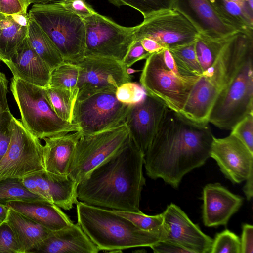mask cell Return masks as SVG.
<instances>
[{"label": "cell", "mask_w": 253, "mask_h": 253, "mask_svg": "<svg viewBox=\"0 0 253 253\" xmlns=\"http://www.w3.org/2000/svg\"><path fill=\"white\" fill-rule=\"evenodd\" d=\"M57 5L75 13L83 19L96 12L85 0H67Z\"/></svg>", "instance_id": "42"}, {"label": "cell", "mask_w": 253, "mask_h": 253, "mask_svg": "<svg viewBox=\"0 0 253 253\" xmlns=\"http://www.w3.org/2000/svg\"><path fill=\"white\" fill-rule=\"evenodd\" d=\"M47 100L61 119L73 123L74 108L77 98L69 91L48 86L44 88Z\"/></svg>", "instance_id": "31"}, {"label": "cell", "mask_w": 253, "mask_h": 253, "mask_svg": "<svg viewBox=\"0 0 253 253\" xmlns=\"http://www.w3.org/2000/svg\"><path fill=\"white\" fill-rule=\"evenodd\" d=\"M253 54V36L237 32L225 43L215 60L202 75L219 91L232 80L237 72Z\"/></svg>", "instance_id": "15"}, {"label": "cell", "mask_w": 253, "mask_h": 253, "mask_svg": "<svg viewBox=\"0 0 253 253\" xmlns=\"http://www.w3.org/2000/svg\"><path fill=\"white\" fill-rule=\"evenodd\" d=\"M210 157L217 163L225 177L234 184L244 181L253 171V153L232 134L213 137Z\"/></svg>", "instance_id": "16"}, {"label": "cell", "mask_w": 253, "mask_h": 253, "mask_svg": "<svg viewBox=\"0 0 253 253\" xmlns=\"http://www.w3.org/2000/svg\"><path fill=\"white\" fill-rule=\"evenodd\" d=\"M85 56L123 61L135 40L136 26L125 27L96 12L85 18Z\"/></svg>", "instance_id": "10"}, {"label": "cell", "mask_w": 253, "mask_h": 253, "mask_svg": "<svg viewBox=\"0 0 253 253\" xmlns=\"http://www.w3.org/2000/svg\"><path fill=\"white\" fill-rule=\"evenodd\" d=\"M253 113V54L241 66L231 82L218 93L209 123L221 129L231 130Z\"/></svg>", "instance_id": "7"}, {"label": "cell", "mask_w": 253, "mask_h": 253, "mask_svg": "<svg viewBox=\"0 0 253 253\" xmlns=\"http://www.w3.org/2000/svg\"><path fill=\"white\" fill-rule=\"evenodd\" d=\"M162 214L161 240L174 243L190 253H210L213 239L193 223L179 206L171 203Z\"/></svg>", "instance_id": "14"}, {"label": "cell", "mask_w": 253, "mask_h": 253, "mask_svg": "<svg viewBox=\"0 0 253 253\" xmlns=\"http://www.w3.org/2000/svg\"><path fill=\"white\" fill-rule=\"evenodd\" d=\"M219 17L239 32L253 36V12L228 0H209Z\"/></svg>", "instance_id": "28"}, {"label": "cell", "mask_w": 253, "mask_h": 253, "mask_svg": "<svg viewBox=\"0 0 253 253\" xmlns=\"http://www.w3.org/2000/svg\"><path fill=\"white\" fill-rule=\"evenodd\" d=\"M219 93L217 89L202 75L194 85L188 99L179 114L189 122L197 125H206Z\"/></svg>", "instance_id": "24"}, {"label": "cell", "mask_w": 253, "mask_h": 253, "mask_svg": "<svg viewBox=\"0 0 253 253\" xmlns=\"http://www.w3.org/2000/svg\"><path fill=\"white\" fill-rule=\"evenodd\" d=\"M10 90L19 108L21 122L37 138L80 131L78 125L65 121L55 114L45 96L44 88L13 77Z\"/></svg>", "instance_id": "6"}, {"label": "cell", "mask_w": 253, "mask_h": 253, "mask_svg": "<svg viewBox=\"0 0 253 253\" xmlns=\"http://www.w3.org/2000/svg\"><path fill=\"white\" fill-rule=\"evenodd\" d=\"M202 219L208 227L226 226L239 210L243 198L219 183H209L203 189Z\"/></svg>", "instance_id": "19"}, {"label": "cell", "mask_w": 253, "mask_h": 253, "mask_svg": "<svg viewBox=\"0 0 253 253\" xmlns=\"http://www.w3.org/2000/svg\"><path fill=\"white\" fill-rule=\"evenodd\" d=\"M81 135V131H78L44 138L45 170L54 174L68 176L72 157Z\"/></svg>", "instance_id": "22"}, {"label": "cell", "mask_w": 253, "mask_h": 253, "mask_svg": "<svg viewBox=\"0 0 253 253\" xmlns=\"http://www.w3.org/2000/svg\"><path fill=\"white\" fill-rule=\"evenodd\" d=\"M5 205L52 231L62 229L73 223L60 207L47 200L11 201Z\"/></svg>", "instance_id": "25"}, {"label": "cell", "mask_w": 253, "mask_h": 253, "mask_svg": "<svg viewBox=\"0 0 253 253\" xmlns=\"http://www.w3.org/2000/svg\"><path fill=\"white\" fill-rule=\"evenodd\" d=\"M28 13L52 40L64 61L76 64L84 57L83 19L58 5L33 4Z\"/></svg>", "instance_id": "5"}, {"label": "cell", "mask_w": 253, "mask_h": 253, "mask_svg": "<svg viewBox=\"0 0 253 253\" xmlns=\"http://www.w3.org/2000/svg\"><path fill=\"white\" fill-rule=\"evenodd\" d=\"M77 223L99 250L121 252L134 247H150L161 240L160 234L143 230L112 210L76 204Z\"/></svg>", "instance_id": "3"}, {"label": "cell", "mask_w": 253, "mask_h": 253, "mask_svg": "<svg viewBox=\"0 0 253 253\" xmlns=\"http://www.w3.org/2000/svg\"><path fill=\"white\" fill-rule=\"evenodd\" d=\"M169 50L176 63L181 67L193 74L198 76L202 75V70L195 53V41Z\"/></svg>", "instance_id": "36"}, {"label": "cell", "mask_w": 253, "mask_h": 253, "mask_svg": "<svg viewBox=\"0 0 253 253\" xmlns=\"http://www.w3.org/2000/svg\"><path fill=\"white\" fill-rule=\"evenodd\" d=\"M0 253H22L13 230L6 221L0 225Z\"/></svg>", "instance_id": "41"}, {"label": "cell", "mask_w": 253, "mask_h": 253, "mask_svg": "<svg viewBox=\"0 0 253 253\" xmlns=\"http://www.w3.org/2000/svg\"><path fill=\"white\" fill-rule=\"evenodd\" d=\"M39 200H46L30 192L23 186L20 178H10L0 180V204L5 205L11 201Z\"/></svg>", "instance_id": "33"}, {"label": "cell", "mask_w": 253, "mask_h": 253, "mask_svg": "<svg viewBox=\"0 0 253 253\" xmlns=\"http://www.w3.org/2000/svg\"><path fill=\"white\" fill-rule=\"evenodd\" d=\"M201 76L179 66L165 48L146 59L139 80L148 95L179 114Z\"/></svg>", "instance_id": "4"}, {"label": "cell", "mask_w": 253, "mask_h": 253, "mask_svg": "<svg viewBox=\"0 0 253 253\" xmlns=\"http://www.w3.org/2000/svg\"><path fill=\"white\" fill-rule=\"evenodd\" d=\"M27 38L32 47L51 71L64 61L52 40L30 16Z\"/></svg>", "instance_id": "29"}, {"label": "cell", "mask_w": 253, "mask_h": 253, "mask_svg": "<svg viewBox=\"0 0 253 253\" xmlns=\"http://www.w3.org/2000/svg\"><path fill=\"white\" fill-rule=\"evenodd\" d=\"M116 6H129L140 12L144 18L172 9L174 0H107Z\"/></svg>", "instance_id": "34"}, {"label": "cell", "mask_w": 253, "mask_h": 253, "mask_svg": "<svg viewBox=\"0 0 253 253\" xmlns=\"http://www.w3.org/2000/svg\"><path fill=\"white\" fill-rule=\"evenodd\" d=\"M79 71L78 64L64 61L51 71L48 86L68 91L77 98Z\"/></svg>", "instance_id": "30"}, {"label": "cell", "mask_w": 253, "mask_h": 253, "mask_svg": "<svg viewBox=\"0 0 253 253\" xmlns=\"http://www.w3.org/2000/svg\"><path fill=\"white\" fill-rule=\"evenodd\" d=\"M6 222L13 230L22 253H28L52 231L9 208Z\"/></svg>", "instance_id": "27"}, {"label": "cell", "mask_w": 253, "mask_h": 253, "mask_svg": "<svg viewBox=\"0 0 253 253\" xmlns=\"http://www.w3.org/2000/svg\"><path fill=\"white\" fill-rule=\"evenodd\" d=\"M135 40L152 39L170 49L194 42L199 32L181 13L172 9L147 18L136 26Z\"/></svg>", "instance_id": "12"}, {"label": "cell", "mask_w": 253, "mask_h": 253, "mask_svg": "<svg viewBox=\"0 0 253 253\" xmlns=\"http://www.w3.org/2000/svg\"><path fill=\"white\" fill-rule=\"evenodd\" d=\"M113 211L117 214L130 221L138 228L144 231L158 233L160 234L161 237L163 222L162 213L154 215H149L140 211L137 212Z\"/></svg>", "instance_id": "35"}, {"label": "cell", "mask_w": 253, "mask_h": 253, "mask_svg": "<svg viewBox=\"0 0 253 253\" xmlns=\"http://www.w3.org/2000/svg\"><path fill=\"white\" fill-rule=\"evenodd\" d=\"M139 41L144 49L150 54L156 53L165 49L157 42L150 38H144Z\"/></svg>", "instance_id": "48"}, {"label": "cell", "mask_w": 253, "mask_h": 253, "mask_svg": "<svg viewBox=\"0 0 253 253\" xmlns=\"http://www.w3.org/2000/svg\"><path fill=\"white\" fill-rule=\"evenodd\" d=\"M42 170L43 145L13 116L11 142L0 162V180L21 178Z\"/></svg>", "instance_id": "11"}, {"label": "cell", "mask_w": 253, "mask_h": 253, "mask_svg": "<svg viewBox=\"0 0 253 253\" xmlns=\"http://www.w3.org/2000/svg\"><path fill=\"white\" fill-rule=\"evenodd\" d=\"M4 63L13 77L41 87L49 86L51 70L32 47L27 37L11 60Z\"/></svg>", "instance_id": "20"}, {"label": "cell", "mask_w": 253, "mask_h": 253, "mask_svg": "<svg viewBox=\"0 0 253 253\" xmlns=\"http://www.w3.org/2000/svg\"><path fill=\"white\" fill-rule=\"evenodd\" d=\"M231 37L213 39L199 34L195 41V50L202 73L211 66L222 47Z\"/></svg>", "instance_id": "32"}, {"label": "cell", "mask_w": 253, "mask_h": 253, "mask_svg": "<svg viewBox=\"0 0 253 253\" xmlns=\"http://www.w3.org/2000/svg\"><path fill=\"white\" fill-rule=\"evenodd\" d=\"M129 140L125 124L93 134H82L72 157L68 176L78 185Z\"/></svg>", "instance_id": "8"}, {"label": "cell", "mask_w": 253, "mask_h": 253, "mask_svg": "<svg viewBox=\"0 0 253 253\" xmlns=\"http://www.w3.org/2000/svg\"><path fill=\"white\" fill-rule=\"evenodd\" d=\"M150 247L155 253H190L179 246L167 241L160 240Z\"/></svg>", "instance_id": "46"}, {"label": "cell", "mask_w": 253, "mask_h": 253, "mask_svg": "<svg viewBox=\"0 0 253 253\" xmlns=\"http://www.w3.org/2000/svg\"><path fill=\"white\" fill-rule=\"evenodd\" d=\"M8 84V81L5 75L0 71V115L9 109L7 98Z\"/></svg>", "instance_id": "47"}, {"label": "cell", "mask_w": 253, "mask_h": 253, "mask_svg": "<svg viewBox=\"0 0 253 253\" xmlns=\"http://www.w3.org/2000/svg\"><path fill=\"white\" fill-rule=\"evenodd\" d=\"M9 209L7 205L0 204V225L6 220Z\"/></svg>", "instance_id": "51"}, {"label": "cell", "mask_w": 253, "mask_h": 253, "mask_svg": "<svg viewBox=\"0 0 253 253\" xmlns=\"http://www.w3.org/2000/svg\"><path fill=\"white\" fill-rule=\"evenodd\" d=\"M150 54L144 49L139 40H134L122 62L128 69L137 61L146 59Z\"/></svg>", "instance_id": "43"}, {"label": "cell", "mask_w": 253, "mask_h": 253, "mask_svg": "<svg viewBox=\"0 0 253 253\" xmlns=\"http://www.w3.org/2000/svg\"><path fill=\"white\" fill-rule=\"evenodd\" d=\"M210 253H241L240 239L235 233L226 229L216 234Z\"/></svg>", "instance_id": "37"}, {"label": "cell", "mask_w": 253, "mask_h": 253, "mask_svg": "<svg viewBox=\"0 0 253 253\" xmlns=\"http://www.w3.org/2000/svg\"><path fill=\"white\" fill-rule=\"evenodd\" d=\"M13 117L9 109L0 115V162L6 153L11 142Z\"/></svg>", "instance_id": "40"}, {"label": "cell", "mask_w": 253, "mask_h": 253, "mask_svg": "<svg viewBox=\"0 0 253 253\" xmlns=\"http://www.w3.org/2000/svg\"><path fill=\"white\" fill-rule=\"evenodd\" d=\"M33 4H59L67 0H28Z\"/></svg>", "instance_id": "50"}, {"label": "cell", "mask_w": 253, "mask_h": 253, "mask_svg": "<svg viewBox=\"0 0 253 253\" xmlns=\"http://www.w3.org/2000/svg\"><path fill=\"white\" fill-rule=\"evenodd\" d=\"M213 136L208 124H194L168 109L144 154L147 175L177 188L186 174L210 157Z\"/></svg>", "instance_id": "1"}, {"label": "cell", "mask_w": 253, "mask_h": 253, "mask_svg": "<svg viewBox=\"0 0 253 253\" xmlns=\"http://www.w3.org/2000/svg\"><path fill=\"white\" fill-rule=\"evenodd\" d=\"M146 95L141 84L131 81L122 84L116 91V96L120 102L130 105L140 102Z\"/></svg>", "instance_id": "38"}, {"label": "cell", "mask_w": 253, "mask_h": 253, "mask_svg": "<svg viewBox=\"0 0 253 253\" xmlns=\"http://www.w3.org/2000/svg\"><path fill=\"white\" fill-rule=\"evenodd\" d=\"M231 130L230 133L238 138L253 153V113L246 116Z\"/></svg>", "instance_id": "39"}, {"label": "cell", "mask_w": 253, "mask_h": 253, "mask_svg": "<svg viewBox=\"0 0 253 253\" xmlns=\"http://www.w3.org/2000/svg\"><path fill=\"white\" fill-rule=\"evenodd\" d=\"M116 91L105 90L76 100L73 123L78 125L82 134H93L125 124L131 105L120 102Z\"/></svg>", "instance_id": "9"}, {"label": "cell", "mask_w": 253, "mask_h": 253, "mask_svg": "<svg viewBox=\"0 0 253 253\" xmlns=\"http://www.w3.org/2000/svg\"><path fill=\"white\" fill-rule=\"evenodd\" d=\"M168 109L147 94L142 101L131 105L125 124L130 138L144 155Z\"/></svg>", "instance_id": "17"}, {"label": "cell", "mask_w": 253, "mask_h": 253, "mask_svg": "<svg viewBox=\"0 0 253 253\" xmlns=\"http://www.w3.org/2000/svg\"><path fill=\"white\" fill-rule=\"evenodd\" d=\"M230 0L231 1L234 2L241 6L246 7L248 8H249L250 10H251V11H253V10H251V8L248 6V5L247 4L246 0Z\"/></svg>", "instance_id": "52"}, {"label": "cell", "mask_w": 253, "mask_h": 253, "mask_svg": "<svg viewBox=\"0 0 253 253\" xmlns=\"http://www.w3.org/2000/svg\"><path fill=\"white\" fill-rule=\"evenodd\" d=\"M28 0H0V12L6 14L27 13Z\"/></svg>", "instance_id": "44"}, {"label": "cell", "mask_w": 253, "mask_h": 253, "mask_svg": "<svg viewBox=\"0 0 253 253\" xmlns=\"http://www.w3.org/2000/svg\"><path fill=\"white\" fill-rule=\"evenodd\" d=\"M30 16L26 13L6 14L0 12V61L13 58L27 37Z\"/></svg>", "instance_id": "26"}, {"label": "cell", "mask_w": 253, "mask_h": 253, "mask_svg": "<svg viewBox=\"0 0 253 253\" xmlns=\"http://www.w3.org/2000/svg\"><path fill=\"white\" fill-rule=\"evenodd\" d=\"M144 157L130 137L126 144L78 185V200L110 210L140 211L141 192L146 182Z\"/></svg>", "instance_id": "2"}, {"label": "cell", "mask_w": 253, "mask_h": 253, "mask_svg": "<svg viewBox=\"0 0 253 253\" xmlns=\"http://www.w3.org/2000/svg\"><path fill=\"white\" fill-rule=\"evenodd\" d=\"M241 253H253V226L245 223L242 227Z\"/></svg>", "instance_id": "45"}, {"label": "cell", "mask_w": 253, "mask_h": 253, "mask_svg": "<svg viewBox=\"0 0 253 253\" xmlns=\"http://www.w3.org/2000/svg\"><path fill=\"white\" fill-rule=\"evenodd\" d=\"M76 64L80 67L77 100L103 91L117 89L131 81L123 62L115 59L85 56Z\"/></svg>", "instance_id": "13"}, {"label": "cell", "mask_w": 253, "mask_h": 253, "mask_svg": "<svg viewBox=\"0 0 253 253\" xmlns=\"http://www.w3.org/2000/svg\"><path fill=\"white\" fill-rule=\"evenodd\" d=\"M100 250L78 223L52 231L30 253H97Z\"/></svg>", "instance_id": "21"}, {"label": "cell", "mask_w": 253, "mask_h": 253, "mask_svg": "<svg viewBox=\"0 0 253 253\" xmlns=\"http://www.w3.org/2000/svg\"><path fill=\"white\" fill-rule=\"evenodd\" d=\"M173 9L208 38L225 39L239 32L219 17L209 0H174Z\"/></svg>", "instance_id": "18"}, {"label": "cell", "mask_w": 253, "mask_h": 253, "mask_svg": "<svg viewBox=\"0 0 253 253\" xmlns=\"http://www.w3.org/2000/svg\"><path fill=\"white\" fill-rule=\"evenodd\" d=\"M40 189V196L61 209L70 210L78 202V185L68 176L45 170L32 174Z\"/></svg>", "instance_id": "23"}, {"label": "cell", "mask_w": 253, "mask_h": 253, "mask_svg": "<svg viewBox=\"0 0 253 253\" xmlns=\"http://www.w3.org/2000/svg\"><path fill=\"white\" fill-rule=\"evenodd\" d=\"M243 191L248 201H251L253 196V171H251L247 179Z\"/></svg>", "instance_id": "49"}]
</instances>
